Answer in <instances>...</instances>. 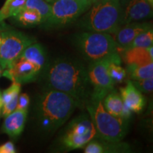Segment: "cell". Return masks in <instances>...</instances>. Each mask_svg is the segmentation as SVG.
Segmentation results:
<instances>
[{
    "mask_svg": "<svg viewBox=\"0 0 153 153\" xmlns=\"http://www.w3.org/2000/svg\"><path fill=\"white\" fill-rule=\"evenodd\" d=\"M1 31H2V26H0V45L1 42Z\"/></svg>",
    "mask_w": 153,
    "mask_h": 153,
    "instance_id": "cell-29",
    "label": "cell"
},
{
    "mask_svg": "<svg viewBox=\"0 0 153 153\" xmlns=\"http://www.w3.org/2000/svg\"><path fill=\"white\" fill-rule=\"evenodd\" d=\"M41 71L33 62L19 57L10 68L4 70L2 74L12 82L22 84L34 81Z\"/></svg>",
    "mask_w": 153,
    "mask_h": 153,
    "instance_id": "cell-11",
    "label": "cell"
},
{
    "mask_svg": "<svg viewBox=\"0 0 153 153\" xmlns=\"http://www.w3.org/2000/svg\"><path fill=\"white\" fill-rule=\"evenodd\" d=\"M152 43L153 30L152 28H151L137 35L126 49L131 48H149L152 46Z\"/></svg>",
    "mask_w": 153,
    "mask_h": 153,
    "instance_id": "cell-23",
    "label": "cell"
},
{
    "mask_svg": "<svg viewBox=\"0 0 153 153\" xmlns=\"http://www.w3.org/2000/svg\"><path fill=\"white\" fill-rule=\"evenodd\" d=\"M0 99H1V93H0Z\"/></svg>",
    "mask_w": 153,
    "mask_h": 153,
    "instance_id": "cell-34",
    "label": "cell"
},
{
    "mask_svg": "<svg viewBox=\"0 0 153 153\" xmlns=\"http://www.w3.org/2000/svg\"><path fill=\"white\" fill-rule=\"evenodd\" d=\"M16 152L14 143L7 142L0 146V153H14Z\"/></svg>",
    "mask_w": 153,
    "mask_h": 153,
    "instance_id": "cell-28",
    "label": "cell"
},
{
    "mask_svg": "<svg viewBox=\"0 0 153 153\" xmlns=\"http://www.w3.org/2000/svg\"><path fill=\"white\" fill-rule=\"evenodd\" d=\"M108 74L114 83H122L126 77V70L122 68L120 64L109 62L108 65Z\"/></svg>",
    "mask_w": 153,
    "mask_h": 153,
    "instance_id": "cell-24",
    "label": "cell"
},
{
    "mask_svg": "<svg viewBox=\"0 0 153 153\" xmlns=\"http://www.w3.org/2000/svg\"><path fill=\"white\" fill-rule=\"evenodd\" d=\"M19 57L33 62L41 70L45 67L46 62V53L45 49L42 45L36 42L26 48Z\"/></svg>",
    "mask_w": 153,
    "mask_h": 153,
    "instance_id": "cell-17",
    "label": "cell"
},
{
    "mask_svg": "<svg viewBox=\"0 0 153 153\" xmlns=\"http://www.w3.org/2000/svg\"><path fill=\"white\" fill-rule=\"evenodd\" d=\"M2 107V102H1V99H0V114H1V109Z\"/></svg>",
    "mask_w": 153,
    "mask_h": 153,
    "instance_id": "cell-31",
    "label": "cell"
},
{
    "mask_svg": "<svg viewBox=\"0 0 153 153\" xmlns=\"http://www.w3.org/2000/svg\"><path fill=\"white\" fill-rule=\"evenodd\" d=\"M123 58L126 65H144L153 62L152 46L124 50Z\"/></svg>",
    "mask_w": 153,
    "mask_h": 153,
    "instance_id": "cell-15",
    "label": "cell"
},
{
    "mask_svg": "<svg viewBox=\"0 0 153 153\" xmlns=\"http://www.w3.org/2000/svg\"><path fill=\"white\" fill-rule=\"evenodd\" d=\"M30 103V98L27 94L24 93L19 96L18 103L16 109L18 110H27Z\"/></svg>",
    "mask_w": 153,
    "mask_h": 153,
    "instance_id": "cell-27",
    "label": "cell"
},
{
    "mask_svg": "<svg viewBox=\"0 0 153 153\" xmlns=\"http://www.w3.org/2000/svg\"><path fill=\"white\" fill-rule=\"evenodd\" d=\"M97 136V131L89 115L83 114L68 124L61 137L65 150H73L84 148Z\"/></svg>",
    "mask_w": 153,
    "mask_h": 153,
    "instance_id": "cell-7",
    "label": "cell"
},
{
    "mask_svg": "<svg viewBox=\"0 0 153 153\" xmlns=\"http://www.w3.org/2000/svg\"><path fill=\"white\" fill-rule=\"evenodd\" d=\"M26 0H9L0 9V23L9 17H14L24 8Z\"/></svg>",
    "mask_w": 153,
    "mask_h": 153,
    "instance_id": "cell-20",
    "label": "cell"
},
{
    "mask_svg": "<svg viewBox=\"0 0 153 153\" xmlns=\"http://www.w3.org/2000/svg\"><path fill=\"white\" fill-rule=\"evenodd\" d=\"M6 1H9V0H6Z\"/></svg>",
    "mask_w": 153,
    "mask_h": 153,
    "instance_id": "cell-35",
    "label": "cell"
},
{
    "mask_svg": "<svg viewBox=\"0 0 153 153\" xmlns=\"http://www.w3.org/2000/svg\"><path fill=\"white\" fill-rule=\"evenodd\" d=\"M23 9H33L37 11L41 15L42 19L41 24H43L44 22H46L51 15V4L45 0H26Z\"/></svg>",
    "mask_w": 153,
    "mask_h": 153,
    "instance_id": "cell-21",
    "label": "cell"
},
{
    "mask_svg": "<svg viewBox=\"0 0 153 153\" xmlns=\"http://www.w3.org/2000/svg\"><path fill=\"white\" fill-rule=\"evenodd\" d=\"M74 43L82 55L91 62L106 59L121 64L117 45L111 34L87 30L76 35Z\"/></svg>",
    "mask_w": 153,
    "mask_h": 153,
    "instance_id": "cell-3",
    "label": "cell"
},
{
    "mask_svg": "<svg viewBox=\"0 0 153 153\" xmlns=\"http://www.w3.org/2000/svg\"><path fill=\"white\" fill-rule=\"evenodd\" d=\"M104 108L113 116L123 118L124 108L123 101L120 94L114 89L107 94L102 100Z\"/></svg>",
    "mask_w": 153,
    "mask_h": 153,
    "instance_id": "cell-18",
    "label": "cell"
},
{
    "mask_svg": "<svg viewBox=\"0 0 153 153\" xmlns=\"http://www.w3.org/2000/svg\"><path fill=\"white\" fill-rule=\"evenodd\" d=\"M133 85L137 88L140 92L150 94L153 90V76L147 79L133 80L131 81Z\"/></svg>",
    "mask_w": 153,
    "mask_h": 153,
    "instance_id": "cell-26",
    "label": "cell"
},
{
    "mask_svg": "<svg viewBox=\"0 0 153 153\" xmlns=\"http://www.w3.org/2000/svg\"><path fill=\"white\" fill-rule=\"evenodd\" d=\"M43 76L48 89L71 96L78 107H83L91 98L92 89L87 69L79 62L57 59L47 65Z\"/></svg>",
    "mask_w": 153,
    "mask_h": 153,
    "instance_id": "cell-1",
    "label": "cell"
},
{
    "mask_svg": "<svg viewBox=\"0 0 153 153\" xmlns=\"http://www.w3.org/2000/svg\"><path fill=\"white\" fill-rule=\"evenodd\" d=\"M20 90L21 84L18 83V82H13L12 85L8 89L4 91L3 93L1 94V102H2V105L7 104L12 99H14L15 97H19Z\"/></svg>",
    "mask_w": 153,
    "mask_h": 153,
    "instance_id": "cell-25",
    "label": "cell"
},
{
    "mask_svg": "<svg viewBox=\"0 0 153 153\" xmlns=\"http://www.w3.org/2000/svg\"><path fill=\"white\" fill-rule=\"evenodd\" d=\"M128 145L123 143H112L108 141L93 140H91L86 145L85 153H108V152H129Z\"/></svg>",
    "mask_w": 153,
    "mask_h": 153,
    "instance_id": "cell-16",
    "label": "cell"
},
{
    "mask_svg": "<svg viewBox=\"0 0 153 153\" xmlns=\"http://www.w3.org/2000/svg\"><path fill=\"white\" fill-rule=\"evenodd\" d=\"M120 97L123 104L131 111L140 113L143 109L145 105V99L138 89L131 81H128L126 87L120 89Z\"/></svg>",
    "mask_w": 153,
    "mask_h": 153,
    "instance_id": "cell-13",
    "label": "cell"
},
{
    "mask_svg": "<svg viewBox=\"0 0 153 153\" xmlns=\"http://www.w3.org/2000/svg\"><path fill=\"white\" fill-rule=\"evenodd\" d=\"M51 4L49 18L43 24L47 28H60L76 21L92 4L91 0H56Z\"/></svg>",
    "mask_w": 153,
    "mask_h": 153,
    "instance_id": "cell-6",
    "label": "cell"
},
{
    "mask_svg": "<svg viewBox=\"0 0 153 153\" xmlns=\"http://www.w3.org/2000/svg\"><path fill=\"white\" fill-rule=\"evenodd\" d=\"M120 0H97L78 24L87 30L112 34L120 26Z\"/></svg>",
    "mask_w": 153,
    "mask_h": 153,
    "instance_id": "cell-4",
    "label": "cell"
},
{
    "mask_svg": "<svg viewBox=\"0 0 153 153\" xmlns=\"http://www.w3.org/2000/svg\"><path fill=\"white\" fill-rule=\"evenodd\" d=\"M109 60H101L91 62L87 68L88 77L90 83L91 95L89 100L102 101L114 89V83L108 72Z\"/></svg>",
    "mask_w": 153,
    "mask_h": 153,
    "instance_id": "cell-9",
    "label": "cell"
},
{
    "mask_svg": "<svg viewBox=\"0 0 153 153\" xmlns=\"http://www.w3.org/2000/svg\"><path fill=\"white\" fill-rule=\"evenodd\" d=\"M97 1V0H91V1H92V3L94 2V1Z\"/></svg>",
    "mask_w": 153,
    "mask_h": 153,
    "instance_id": "cell-33",
    "label": "cell"
},
{
    "mask_svg": "<svg viewBox=\"0 0 153 153\" xmlns=\"http://www.w3.org/2000/svg\"><path fill=\"white\" fill-rule=\"evenodd\" d=\"M2 72H3V70H2V68H1V65H0V76L2 75Z\"/></svg>",
    "mask_w": 153,
    "mask_h": 153,
    "instance_id": "cell-32",
    "label": "cell"
},
{
    "mask_svg": "<svg viewBox=\"0 0 153 153\" xmlns=\"http://www.w3.org/2000/svg\"><path fill=\"white\" fill-rule=\"evenodd\" d=\"M87 106L97 131L96 137L108 142H121L127 133L128 119L109 114L104 108L102 101L89 100Z\"/></svg>",
    "mask_w": 153,
    "mask_h": 153,
    "instance_id": "cell-5",
    "label": "cell"
},
{
    "mask_svg": "<svg viewBox=\"0 0 153 153\" xmlns=\"http://www.w3.org/2000/svg\"><path fill=\"white\" fill-rule=\"evenodd\" d=\"M27 110L15 109L6 116L2 132L10 137H16L22 133L27 118Z\"/></svg>",
    "mask_w": 153,
    "mask_h": 153,
    "instance_id": "cell-14",
    "label": "cell"
},
{
    "mask_svg": "<svg viewBox=\"0 0 153 153\" xmlns=\"http://www.w3.org/2000/svg\"><path fill=\"white\" fill-rule=\"evenodd\" d=\"M45 1H47L48 3H49V4H51V3H53V1H56V0H45Z\"/></svg>",
    "mask_w": 153,
    "mask_h": 153,
    "instance_id": "cell-30",
    "label": "cell"
},
{
    "mask_svg": "<svg viewBox=\"0 0 153 153\" xmlns=\"http://www.w3.org/2000/svg\"><path fill=\"white\" fill-rule=\"evenodd\" d=\"M120 26L141 22L152 16V2L150 0H120Z\"/></svg>",
    "mask_w": 153,
    "mask_h": 153,
    "instance_id": "cell-10",
    "label": "cell"
},
{
    "mask_svg": "<svg viewBox=\"0 0 153 153\" xmlns=\"http://www.w3.org/2000/svg\"><path fill=\"white\" fill-rule=\"evenodd\" d=\"M152 28L150 22H131L120 26L112 33L118 50H125L140 33Z\"/></svg>",
    "mask_w": 153,
    "mask_h": 153,
    "instance_id": "cell-12",
    "label": "cell"
},
{
    "mask_svg": "<svg viewBox=\"0 0 153 153\" xmlns=\"http://www.w3.org/2000/svg\"><path fill=\"white\" fill-rule=\"evenodd\" d=\"M14 17L17 22L25 26H36L42 23L41 15L33 9H23Z\"/></svg>",
    "mask_w": 153,
    "mask_h": 153,
    "instance_id": "cell-19",
    "label": "cell"
},
{
    "mask_svg": "<svg viewBox=\"0 0 153 153\" xmlns=\"http://www.w3.org/2000/svg\"><path fill=\"white\" fill-rule=\"evenodd\" d=\"M35 42L34 38L22 32L2 26L0 45V65L2 70L10 68L23 51Z\"/></svg>",
    "mask_w": 153,
    "mask_h": 153,
    "instance_id": "cell-8",
    "label": "cell"
},
{
    "mask_svg": "<svg viewBox=\"0 0 153 153\" xmlns=\"http://www.w3.org/2000/svg\"><path fill=\"white\" fill-rule=\"evenodd\" d=\"M128 71L133 80H138L153 76V62L144 65H127Z\"/></svg>",
    "mask_w": 153,
    "mask_h": 153,
    "instance_id": "cell-22",
    "label": "cell"
},
{
    "mask_svg": "<svg viewBox=\"0 0 153 153\" xmlns=\"http://www.w3.org/2000/svg\"><path fill=\"white\" fill-rule=\"evenodd\" d=\"M76 107L77 103L71 96L48 89L42 94L37 104V118L42 131L54 133L70 118Z\"/></svg>",
    "mask_w": 153,
    "mask_h": 153,
    "instance_id": "cell-2",
    "label": "cell"
}]
</instances>
